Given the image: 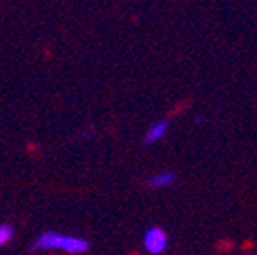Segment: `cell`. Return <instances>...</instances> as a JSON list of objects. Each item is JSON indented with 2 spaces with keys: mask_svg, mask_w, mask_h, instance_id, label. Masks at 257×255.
<instances>
[{
  "mask_svg": "<svg viewBox=\"0 0 257 255\" xmlns=\"http://www.w3.org/2000/svg\"><path fill=\"white\" fill-rule=\"evenodd\" d=\"M143 244L147 248V251H150V253H163L166 250V246H168L166 232L159 227H150L143 235Z\"/></svg>",
  "mask_w": 257,
  "mask_h": 255,
  "instance_id": "obj_2",
  "label": "cell"
},
{
  "mask_svg": "<svg viewBox=\"0 0 257 255\" xmlns=\"http://www.w3.org/2000/svg\"><path fill=\"white\" fill-rule=\"evenodd\" d=\"M166 131H168V121H166V120L156 121V123H154L152 127H150L149 131H147L143 143H145V145H152V143H156V141H159L161 138H165Z\"/></svg>",
  "mask_w": 257,
  "mask_h": 255,
  "instance_id": "obj_3",
  "label": "cell"
},
{
  "mask_svg": "<svg viewBox=\"0 0 257 255\" xmlns=\"http://www.w3.org/2000/svg\"><path fill=\"white\" fill-rule=\"evenodd\" d=\"M13 235H15V230L9 223H2L0 225V246H4L8 244L9 241L13 239Z\"/></svg>",
  "mask_w": 257,
  "mask_h": 255,
  "instance_id": "obj_5",
  "label": "cell"
},
{
  "mask_svg": "<svg viewBox=\"0 0 257 255\" xmlns=\"http://www.w3.org/2000/svg\"><path fill=\"white\" fill-rule=\"evenodd\" d=\"M177 179V175L173 172H159L150 179V186L152 188H166L170 184H173Z\"/></svg>",
  "mask_w": 257,
  "mask_h": 255,
  "instance_id": "obj_4",
  "label": "cell"
},
{
  "mask_svg": "<svg viewBox=\"0 0 257 255\" xmlns=\"http://www.w3.org/2000/svg\"><path fill=\"white\" fill-rule=\"evenodd\" d=\"M32 250H61L66 253H84L89 250V243L82 237L75 235L59 234V232H43L36 239Z\"/></svg>",
  "mask_w": 257,
  "mask_h": 255,
  "instance_id": "obj_1",
  "label": "cell"
}]
</instances>
